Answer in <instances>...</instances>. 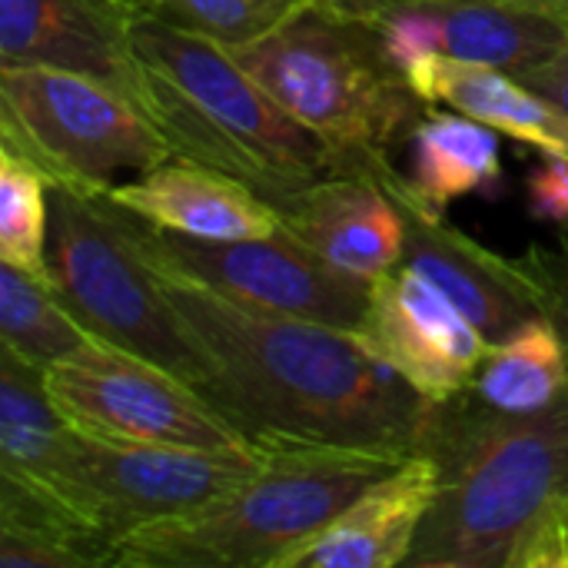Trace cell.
Masks as SVG:
<instances>
[{
    "label": "cell",
    "mask_w": 568,
    "mask_h": 568,
    "mask_svg": "<svg viewBox=\"0 0 568 568\" xmlns=\"http://www.w3.org/2000/svg\"><path fill=\"white\" fill-rule=\"evenodd\" d=\"M519 256L536 280L539 316H546L559 329L568 353V226H556V240L549 246L529 243Z\"/></svg>",
    "instance_id": "obj_25"
},
{
    "label": "cell",
    "mask_w": 568,
    "mask_h": 568,
    "mask_svg": "<svg viewBox=\"0 0 568 568\" xmlns=\"http://www.w3.org/2000/svg\"><path fill=\"white\" fill-rule=\"evenodd\" d=\"M379 183L406 220L403 263L426 273L493 343L539 316V290L523 256H503L446 223V213H436L413 196L406 173L396 166L386 170Z\"/></svg>",
    "instance_id": "obj_12"
},
{
    "label": "cell",
    "mask_w": 568,
    "mask_h": 568,
    "mask_svg": "<svg viewBox=\"0 0 568 568\" xmlns=\"http://www.w3.org/2000/svg\"><path fill=\"white\" fill-rule=\"evenodd\" d=\"M0 143L70 190H110L173 156L130 93L53 67H0Z\"/></svg>",
    "instance_id": "obj_7"
},
{
    "label": "cell",
    "mask_w": 568,
    "mask_h": 568,
    "mask_svg": "<svg viewBox=\"0 0 568 568\" xmlns=\"http://www.w3.org/2000/svg\"><path fill=\"white\" fill-rule=\"evenodd\" d=\"M379 27L403 70L443 53L523 77L568 40L566 17L519 0H423Z\"/></svg>",
    "instance_id": "obj_13"
},
{
    "label": "cell",
    "mask_w": 568,
    "mask_h": 568,
    "mask_svg": "<svg viewBox=\"0 0 568 568\" xmlns=\"http://www.w3.org/2000/svg\"><path fill=\"white\" fill-rule=\"evenodd\" d=\"M276 210L296 240L363 280H376L406 260V220L373 176L329 173Z\"/></svg>",
    "instance_id": "obj_16"
},
{
    "label": "cell",
    "mask_w": 568,
    "mask_h": 568,
    "mask_svg": "<svg viewBox=\"0 0 568 568\" xmlns=\"http://www.w3.org/2000/svg\"><path fill=\"white\" fill-rule=\"evenodd\" d=\"M126 37L133 100L173 156L220 170L273 206L333 173L326 146L230 47L156 20L130 23Z\"/></svg>",
    "instance_id": "obj_2"
},
{
    "label": "cell",
    "mask_w": 568,
    "mask_h": 568,
    "mask_svg": "<svg viewBox=\"0 0 568 568\" xmlns=\"http://www.w3.org/2000/svg\"><path fill=\"white\" fill-rule=\"evenodd\" d=\"M256 469L226 493L130 532L116 568H276L406 456L303 436H256Z\"/></svg>",
    "instance_id": "obj_4"
},
{
    "label": "cell",
    "mask_w": 568,
    "mask_h": 568,
    "mask_svg": "<svg viewBox=\"0 0 568 568\" xmlns=\"http://www.w3.org/2000/svg\"><path fill=\"white\" fill-rule=\"evenodd\" d=\"M166 293L210 356L206 399L256 436H303L386 453H416L433 403L353 333L263 313L160 273Z\"/></svg>",
    "instance_id": "obj_1"
},
{
    "label": "cell",
    "mask_w": 568,
    "mask_h": 568,
    "mask_svg": "<svg viewBox=\"0 0 568 568\" xmlns=\"http://www.w3.org/2000/svg\"><path fill=\"white\" fill-rule=\"evenodd\" d=\"M93 339L40 273L0 263V346L37 369H50Z\"/></svg>",
    "instance_id": "obj_22"
},
{
    "label": "cell",
    "mask_w": 568,
    "mask_h": 568,
    "mask_svg": "<svg viewBox=\"0 0 568 568\" xmlns=\"http://www.w3.org/2000/svg\"><path fill=\"white\" fill-rule=\"evenodd\" d=\"M353 336L429 403L469 393L493 349V339L409 263L373 280Z\"/></svg>",
    "instance_id": "obj_11"
},
{
    "label": "cell",
    "mask_w": 568,
    "mask_h": 568,
    "mask_svg": "<svg viewBox=\"0 0 568 568\" xmlns=\"http://www.w3.org/2000/svg\"><path fill=\"white\" fill-rule=\"evenodd\" d=\"M519 3H532V7H542V10H552L559 17L568 20V0H519Z\"/></svg>",
    "instance_id": "obj_30"
},
{
    "label": "cell",
    "mask_w": 568,
    "mask_h": 568,
    "mask_svg": "<svg viewBox=\"0 0 568 568\" xmlns=\"http://www.w3.org/2000/svg\"><path fill=\"white\" fill-rule=\"evenodd\" d=\"M323 7L343 13V17H356V20H373V23H383L386 17H393L396 10H406L413 3H423V0H320Z\"/></svg>",
    "instance_id": "obj_29"
},
{
    "label": "cell",
    "mask_w": 568,
    "mask_h": 568,
    "mask_svg": "<svg viewBox=\"0 0 568 568\" xmlns=\"http://www.w3.org/2000/svg\"><path fill=\"white\" fill-rule=\"evenodd\" d=\"M233 57L326 146L333 173L379 180L433 110L383 27L310 3Z\"/></svg>",
    "instance_id": "obj_5"
},
{
    "label": "cell",
    "mask_w": 568,
    "mask_h": 568,
    "mask_svg": "<svg viewBox=\"0 0 568 568\" xmlns=\"http://www.w3.org/2000/svg\"><path fill=\"white\" fill-rule=\"evenodd\" d=\"M77 443L47 393L43 369L0 346V476L43 486Z\"/></svg>",
    "instance_id": "obj_20"
},
{
    "label": "cell",
    "mask_w": 568,
    "mask_h": 568,
    "mask_svg": "<svg viewBox=\"0 0 568 568\" xmlns=\"http://www.w3.org/2000/svg\"><path fill=\"white\" fill-rule=\"evenodd\" d=\"M130 230L140 253L160 273L263 313L353 333L369 303L373 280L329 263L286 226L253 240H200L130 213Z\"/></svg>",
    "instance_id": "obj_8"
},
{
    "label": "cell",
    "mask_w": 568,
    "mask_h": 568,
    "mask_svg": "<svg viewBox=\"0 0 568 568\" xmlns=\"http://www.w3.org/2000/svg\"><path fill=\"white\" fill-rule=\"evenodd\" d=\"M256 463H260L256 446L250 449L140 446V443L90 439L77 433V443L70 446L57 473L33 489L67 503L106 542H113V549H120V542L130 532L226 493L230 486L246 479L256 469Z\"/></svg>",
    "instance_id": "obj_10"
},
{
    "label": "cell",
    "mask_w": 568,
    "mask_h": 568,
    "mask_svg": "<svg viewBox=\"0 0 568 568\" xmlns=\"http://www.w3.org/2000/svg\"><path fill=\"white\" fill-rule=\"evenodd\" d=\"M476 396L503 413H542L568 396V353L559 329L546 316H532L506 339L493 343Z\"/></svg>",
    "instance_id": "obj_21"
},
{
    "label": "cell",
    "mask_w": 568,
    "mask_h": 568,
    "mask_svg": "<svg viewBox=\"0 0 568 568\" xmlns=\"http://www.w3.org/2000/svg\"><path fill=\"white\" fill-rule=\"evenodd\" d=\"M506 568H568V486L526 526Z\"/></svg>",
    "instance_id": "obj_26"
},
{
    "label": "cell",
    "mask_w": 568,
    "mask_h": 568,
    "mask_svg": "<svg viewBox=\"0 0 568 568\" xmlns=\"http://www.w3.org/2000/svg\"><path fill=\"white\" fill-rule=\"evenodd\" d=\"M529 213L539 223L568 226V156L542 153V160L526 176Z\"/></svg>",
    "instance_id": "obj_27"
},
{
    "label": "cell",
    "mask_w": 568,
    "mask_h": 568,
    "mask_svg": "<svg viewBox=\"0 0 568 568\" xmlns=\"http://www.w3.org/2000/svg\"><path fill=\"white\" fill-rule=\"evenodd\" d=\"M130 27L103 0H0V67H53L133 97Z\"/></svg>",
    "instance_id": "obj_15"
},
{
    "label": "cell",
    "mask_w": 568,
    "mask_h": 568,
    "mask_svg": "<svg viewBox=\"0 0 568 568\" xmlns=\"http://www.w3.org/2000/svg\"><path fill=\"white\" fill-rule=\"evenodd\" d=\"M406 73L426 103H446L539 153L568 156V113L519 77L443 53L416 60Z\"/></svg>",
    "instance_id": "obj_18"
},
{
    "label": "cell",
    "mask_w": 568,
    "mask_h": 568,
    "mask_svg": "<svg viewBox=\"0 0 568 568\" xmlns=\"http://www.w3.org/2000/svg\"><path fill=\"white\" fill-rule=\"evenodd\" d=\"M436 496V459L429 453H409L396 469L366 486L329 526L290 549L276 568L406 566Z\"/></svg>",
    "instance_id": "obj_14"
},
{
    "label": "cell",
    "mask_w": 568,
    "mask_h": 568,
    "mask_svg": "<svg viewBox=\"0 0 568 568\" xmlns=\"http://www.w3.org/2000/svg\"><path fill=\"white\" fill-rule=\"evenodd\" d=\"M50 180L0 143V263L47 276Z\"/></svg>",
    "instance_id": "obj_24"
},
{
    "label": "cell",
    "mask_w": 568,
    "mask_h": 568,
    "mask_svg": "<svg viewBox=\"0 0 568 568\" xmlns=\"http://www.w3.org/2000/svg\"><path fill=\"white\" fill-rule=\"evenodd\" d=\"M416 453L439 466V496L409 568H506L526 526L568 486V396L542 413H503L476 389L433 403Z\"/></svg>",
    "instance_id": "obj_3"
},
{
    "label": "cell",
    "mask_w": 568,
    "mask_h": 568,
    "mask_svg": "<svg viewBox=\"0 0 568 568\" xmlns=\"http://www.w3.org/2000/svg\"><path fill=\"white\" fill-rule=\"evenodd\" d=\"M519 80L568 113V40L549 60H542L539 67L526 70Z\"/></svg>",
    "instance_id": "obj_28"
},
{
    "label": "cell",
    "mask_w": 568,
    "mask_h": 568,
    "mask_svg": "<svg viewBox=\"0 0 568 568\" xmlns=\"http://www.w3.org/2000/svg\"><path fill=\"white\" fill-rule=\"evenodd\" d=\"M43 379L60 416L90 439L186 449L253 446L200 389L97 336L43 369Z\"/></svg>",
    "instance_id": "obj_9"
},
{
    "label": "cell",
    "mask_w": 568,
    "mask_h": 568,
    "mask_svg": "<svg viewBox=\"0 0 568 568\" xmlns=\"http://www.w3.org/2000/svg\"><path fill=\"white\" fill-rule=\"evenodd\" d=\"M47 280L90 336L146 356L206 393L210 356L173 306L160 270L140 253L126 206L106 190L50 183Z\"/></svg>",
    "instance_id": "obj_6"
},
{
    "label": "cell",
    "mask_w": 568,
    "mask_h": 568,
    "mask_svg": "<svg viewBox=\"0 0 568 568\" xmlns=\"http://www.w3.org/2000/svg\"><path fill=\"white\" fill-rule=\"evenodd\" d=\"M106 193L146 223L200 240H253L283 226L280 210L256 190L186 156H166Z\"/></svg>",
    "instance_id": "obj_17"
},
{
    "label": "cell",
    "mask_w": 568,
    "mask_h": 568,
    "mask_svg": "<svg viewBox=\"0 0 568 568\" xmlns=\"http://www.w3.org/2000/svg\"><path fill=\"white\" fill-rule=\"evenodd\" d=\"M409 156L406 186L436 213H446L463 196H496L503 190L499 130L469 113L429 110L409 136Z\"/></svg>",
    "instance_id": "obj_19"
},
{
    "label": "cell",
    "mask_w": 568,
    "mask_h": 568,
    "mask_svg": "<svg viewBox=\"0 0 568 568\" xmlns=\"http://www.w3.org/2000/svg\"><path fill=\"white\" fill-rule=\"evenodd\" d=\"M126 27L136 20H156L223 47H243L320 0H103Z\"/></svg>",
    "instance_id": "obj_23"
}]
</instances>
